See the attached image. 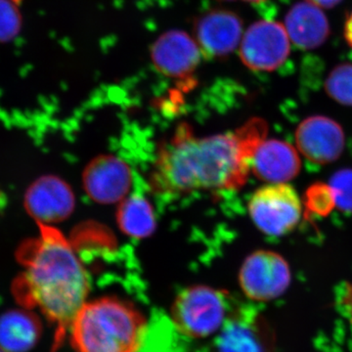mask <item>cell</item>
<instances>
[{"label":"cell","mask_w":352,"mask_h":352,"mask_svg":"<svg viewBox=\"0 0 352 352\" xmlns=\"http://www.w3.org/2000/svg\"><path fill=\"white\" fill-rule=\"evenodd\" d=\"M267 131L261 119L249 120L228 133L199 138L186 124L157 153L152 184L160 193L242 188L256 148Z\"/></svg>","instance_id":"1"},{"label":"cell","mask_w":352,"mask_h":352,"mask_svg":"<svg viewBox=\"0 0 352 352\" xmlns=\"http://www.w3.org/2000/svg\"><path fill=\"white\" fill-rule=\"evenodd\" d=\"M38 226V237L25 241L16 252L25 270L14 280L11 291L18 305L38 307L54 326L51 352H58L85 305L90 280L63 234L52 226Z\"/></svg>","instance_id":"2"},{"label":"cell","mask_w":352,"mask_h":352,"mask_svg":"<svg viewBox=\"0 0 352 352\" xmlns=\"http://www.w3.org/2000/svg\"><path fill=\"white\" fill-rule=\"evenodd\" d=\"M146 322L136 308L115 298L85 302L72 324L76 352H136Z\"/></svg>","instance_id":"3"},{"label":"cell","mask_w":352,"mask_h":352,"mask_svg":"<svg viewBox=\"0 0 352 352\" xmlns=\"http://www.w3.org/2000/svg\"><path fill=\"white\" fill-rule=\"evenodd\" d=\"M238 302L226 291L190 287L176 296L171 319L185 337L203 339L219 332Z\"/></svg>","instance_id":"4"},{"label":"cell","mask_w":352,"mask_h":352,"mask_svg":"<svg viewBox=\"0 0 352 352\" xmlns=\"http://www.w3.org/2000/svg\"><path fill=\"white\" fill-rule=\"evenodd\" d=\"M214 335L198 352H274V332L252 303L239 300Z\"/></svg>","instance_id":"5"},{"label":"cell","mask_w":352,"mask_h":352,"mask_svg":"<svg viewBox=\"0 0 352 352\" xmlns=\"http://www.w3.org/2000/svg\"><path fill=\"white\" fill-rule=\"evenodd\" d=\"M252 221L270 236H282L296 228L302 217V204L293 187L272 183L256 190L249 201Z\"/></svg>","instance_id":"6"},{"label":"cell","mask_w":352,"mask_h":352,"mask_svg":"<svg viewBox=\"0 0 352 352\" xmlns=\"http://www.w3.org/2000/svg\"><path fill=\"white\" fill-rule=\"evenodd\" d=\"M289 51L291 41L284 25L273 21L254 23L241 41V59L252 71H275L288 59Z\"/></svg>","instance_id":"7"},{"label":"cell","mask_w":352,"mask_h":352,"mask_svg":"<svg viewBox=\"0 0 352 352\" xmlns=\"http://www.w3.org/2000/svg\"><path fill=\"white\" fill-rule=\"evenodd\" d=\"M245 295L258 302L276 298L291 283V270L283 256L271 251L252 252L243 263L239 275Z\"/></svg>","instance_id":"8"},{"label":"cell","mask_w":352,"mask_h":352,"mask_svg":"<svg viewBox=\"0 0 352 352\" xmlns=\"http://www.w3.org/2000/svg\"><path fill=\"white\" fill-rule=\"evenodd\" d=\"M75 206L73 190L57 176H41L25 191L24 207L38 224L52 226L63 221Z\"/></svg>","instance_id":"9"},{"label":"cell","mask_w":352,"mask_h":352,"mask_svg":"<svg viewBox=\"0 0 352 352\" xmlns=\"http://www.w3.org/2000/svg\"><path fill=\"white\" fill-rule=\"evenodd\" d=\"M82 182L87 195L96 203H119L131 190V170L119 157H97L83 171Z\"/></svg>","instance_id":"10"},{"label":"cell","mask_w":352,"mask_h":352,"mask_svg":"<svg viewBox=\"0 0 352 352\" xmlns=\"http://www.w3.org/2000/svg\"><path fill=\"white\" fill-rule=\"evenodd\" d=\"M296 140L303 156L318 164L333 163L344 148L342 126L323 116H314L303 120L296 129Z\"/></svg>","instance_id":"11"},{"label":"cell","mask_w":352,"mask_h":352,"mask_svg":"<svg viewBox=\"0 0 352 352\" xmlns=\"http://www.w3.org/2000/svg\"><path fill=\"white\" fill-rule=\"evenodd\" d=\"M198 43L186 32L170 31L152 46L151 59L157 71L171 78H185L195 71L201 59Z\"/></svg>","instance_id":"12"},{"label":"cell","mask_w":352,"mask_h":352,"mask_svg":"<svg viewBox=\"0 0 352 352\" xmlns=\"http://www.w3.org/2000/svg\"><path fill=\"white\" fill-rule=\"evenodd\" d=\"M242 21L230 11H212L196 25L197 43L201 54L210 58L230 54L242 41Z\"/></svg>","instance_id":"13"},{"label":"cell","mask_w":352,"mask_h":352,"mask_svg":"<svg viewBox=\"0 0 352 352\" xmlns=\"http://www.w3.org/2000/svg\"><path fill=\"white\" fill-rule=\"evenodd\" d=\"M252 173L259 179L284 183L293 179L300 170V160L295 148L285 141L263 140L252 157Z\"/></svg>","instance_id":"14"},{"label":"cell","mask_w":352,"mask_h":352,"mask_svg":"<svg viewBox=\"0 0 352 352\" xmlns=\"http://www.w3.org/2000/svg\"><path fill=\"white\" fill-rule=\"evenodd\" d=\"M284 27L291 43L305 50L319 47L330 34V24L322 8L307 1L289 9Z\"/></svg>","instance_id":"15"},{"label":"cell","mask_w":352,"mask_h":352,"mask_svg":"<svg viewBox=\"0 0 352 352\" xmlns=\"http://www.w3.org/2000/svg\"><path fill=\"white\" fill-rule=\"evenodd\" d=\"M43 326L38 315L21 309L0 315V346L8 352H28L38 344Z\"/></svg>","instance_id":"16"},{"label":"cell","mask_w":352,"mask_h":352,"mask_svg":"<svg viewBox=\"0 0 352 352\" xmlns=\"http://www.w3.org/2000/svg\"><path fill=\"white\" fill-rule=\"evenodd\" d=\"M136 352H189L188 338L164 312L155 310Z\"/></svg>","instance_id":"17"},{"label":"cell","mask_w":352,"mask_h":352,"mask_svg":"<svg viewBox=\"0 0 352 352\" xmlns=\"http://www.w3.org/2000/svg\"><path fill=\"white\" fill-rule=\"evenodd\" d=\"M120 230L132 238H145L156 228L154 210L147 199L134 194L120 201L117 214Z\"/></svg>","instance_id":"18"},{"label":"cell","mask_w":352,"mask_h":352,"mask_svg":"<svg viewBox=\"0 0 352 352\" xmlns=\"http://www.w3.org/2000/svg\"><path fill=\"white\" fill-rule=\"evenodd\" d=\"M326 92L342 105L352 106V64H340L329 74Z\"/></svg>","instance_id":"19"},{"label":"cell","mask_w":352,"mask_h":352,"mask_svg":"<svg viewBox=\"0 0 352 352\" xmlns=\"http://www.w3.org/2000/svg\"><path fill=\"white\" fill-rule=\"evenodd\" d=\"M22 15L11 0H0V43H9L19 34Z\"/></svg>","instance_id":"20"},{"label":"cell","mask_w":352,"mask_h":352,"mask_svg":"<svg viewBox=\"0 0 352 352\" xmlns=\"http://www.w3.org/2000/svg\"><path fill=\"white\" fill-rule=\"evenodd\" d=\"M331 192L335 206L342 212H352V170L338 171L331 178Z\"/></svg>","instance_id":"21"},{"label":"cell","mask_w":352,"mask_h":352,"mask_svg":"<svg viewBox=\"0 0 352 352\" xmlns=\"http://www.w3.org/2000/svg\"><path fill=\"white\" fill-rule=\"evenodd\" d=\"M307 206L312 212L321 215L328 214L335 207L330 187L324 184H315L308 189Z\"/></svg>","instance_id":"22"},{"label":"cell","mask_w":352,"mask_h":352,"mask_svg":"<svg viewBox=\"0 0 352 352\" xmlns=\"http://www.w3.org/2000/svg\"><path fill=\"white\" fill-rule=\"evenodd\" d=\"M339 307L342 314L352 322V284L346 283L340 289Z\"/></svg>","instance_id":"23"},{"label":"cell","mask_w":352,"mask_h":352,"mask_svg":"<svg viewBox=\"0 0 352 352\" xmlns=\"http://www.w3.org/2000/svg\"><path fill=\"white\" fill-rule=\"evenodd\" d=\"M305 1L310 2L320 8H333L340 4L342 0H305Z\"/></svg>","instance_id":"24"},{"label":"cell","mask_w":352,"mask_h":352,"mask_svg":"<svg viewBox=\"0 0 352 352\" xmlns=\"http://www.w3.org/2000/svg\"><path fill=\"white\" fill-rule=\"evenodd\" d=\"M344 38L352 48V12L346 18V24H344Z\"/></svg>","instance_id":"25"},{"label":"cell","mask_w":352,"mask_h":352,"mask_svg":"<svg viewBox=\"0 0 352 352\" xmlns=\"http://www.w3.org/2000/svg\"><path fill=\"white\" fill-rule=\"evenodd\" d=\"M247 2H251V3H261V2L265 1V0H245Z\"/></svg>","instance_id":"26"},{"label":"cell","mask_w":352,"mask_h":352,"mask_svg":"<svg viewBox=\"0 0 352 352\" xmlns=\"http://www.w3.org/2000/svg\"><path fill=\"white\" fill-rule=\"evenodd\" d=\"M222 1H231V0H222Z\"/></svg>","instance_id":"27"},{"label":"cell","mask_w":352,"mask_h":352,"mask_svg":"<svg viewBox=\"0 0 352 352\" xmlns=\"http://www.w3.org/2000/svg\"><path fill=\"white\" fill-rule=\"evenodd\" d=\"M0 352H4V351H2V349H0Z\"/></svg>","instance_id":"28"}]
</instances>
